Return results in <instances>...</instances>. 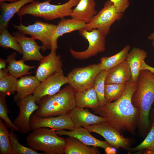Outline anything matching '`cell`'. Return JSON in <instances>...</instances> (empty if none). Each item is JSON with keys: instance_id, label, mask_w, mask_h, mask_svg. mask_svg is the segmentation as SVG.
<instances>
[{"instance_id": "obj_33", "label": "cell", "mask_w": 154, "mask_h": 154, "mask_svg": "<svg viewBox=\"0 0 154 154\" xmlns=\"http://www.w3.org/2000/svg\"><path fill=\"white\" fill-rule=\"evenodd\" d=\"M14 131H11L9 138L13 154H44L36 151L31 147H28L21 144L19 141L17 135Z\"/></svg>"}, {"instance_id": "obj_36", "label": "cell", "mask_w": 154, "mask_h": 154, "mask_svg": "<svg viewBox=\"0 0 154 154\" xmlns=\"http://www.w3.org/2000/svg\"><path fill=\"white\" fill-rule=\"evenodd\" d=\"M113 3L117 11L123 13L128 7L129 4V0H110Z\"/></svg>"}, {"instance_id": "obj_13", "label": "cell", "mask_w": 154, "mask_h": 154, "mask_svg": "<svg viewBox=\"0 0 154 154\" xmlns=\"http://www.w3.org/2000/svg\"><path fill=\"white\" fill-rule=\"evenodd\" d=\"M31 131L41 127L50 128L56 131L74 129V125L68 114L54 117H41L33 114L30 121Z\"/></svg>"}, {"instance_id": "obj_5", "label": "cell", "mask_w": 154, "mask_h": 154, "mask_svg": "<svg viewBox=\"0 0 154 154\" xmlns=\"http://www.w3.org/2000/svg\"><path fill=\"white\" fill-rule=\"evenodd\" d=\"M80 0H70L60 5L50 4V0L42 2L35 1L23 7L17 13V15L20 20L23 16L27 14L42 18L46 20L62 18L70 16L72 7L76 6Z\"/></svg>"}, {"instance_id": "obj_28", "label": "cell", "mask_w": 154, "mask_h": 154, "mask_svg": "<svg viewBox=\"0 0 154 154\" xmlns=\"http://www.w3.org/2000/svg\"><path fill=\"white\" fill-rule=\"evenodd\" d=\"M126 87V84H105L104 94L106 102H111L119 99L124 93Z\"/></svg>"}, {"instance_id": "obj_4", "label": "cell", "mask_w": 154, "mask_h": 154, "mask_svg": "<svg viewBox=\"0 0 154 154\" xmlns=\"http://www.w3.org/2000/svg\"><path fill=\"white\" fill-rule=\"evenodd\" d=\"M28 145L46 154H63L66 139L58 136L56 130L41 127L32 131L26 138Z\"/></svg>"}, {"instance_id": "obj_37", "label": "cell", "mask_w": 154, "mask_h": 154, "mask_svg": "<svg viewBox=\"0 0 154 154\" xmlns=\"http://www.w3.org/2000/svg\"><path fill=\"white\" fill-rule=\"evenodd\" d=\"M9 74L8 71L6 69H0V78H1Z\"/></svg>"}, {"instance_id": "obj_39", "label": "cell", "mask_w": 154, "mask_h": 154, "mask_svg": "<svg viewBox=\"0 0 154 154\" xmlns=\"http://www.w3.org/2000/svg\"><path fill=\"white\" fill-rule=\"evenodd\" d=\"M143 153L145 154H154V150L149 149H146Z\"/></svg>"}, {"instance_id": "obj_35", "label": "cell", "mask_w": 154, "mask_h": 154, "mask_svg": "<svg viewBox=\"0 0 154 154\" xmlns=\"http://www.w3.org/2000/svg\"><path fill=\"white\" fill-rule=\"evenodd\" d=\"M144 149L154 150V122L152 123L150 130L144 141L137 146L129 149L131 152H134Z\"/></svg>"}, {"instance_id": "obj_6", "label": "cell", "mask_w": 154, "mask_h": 154, "mask_svg": "<svg viewBox=\"0 0 154 154\" xmlns=\"http://www.w3.org/2000/svg\"><path fill=\"white\" fill-rule=\"evenodd\" d=\"M102 70L100 63L74 68L67 75L68 84L75 92L88 89L94 86L95 78Z\"/></svg>"}, {"instance_id": "obj_16", "label": "cell", "mask_w": 154, "mask_h": 154, "mask_svg": "<svg viewBox=\"0 0 154 154\" xmlns=\"http://www.w3.org/2000/svg\"><path fill=\"white\" fill-rule=\"evenodd\" d=\"M56 131L58 135H66L75 138L88 146L100 147L105 149L109 147H113L106 141L99 140L93 137L90 134V132L84 127L74 128L73 130L70 131L64 129Z\"/></svg>"}, {"instance_id": "obj_8", "label": "cell", "mask_w": 154, "mask_h": 154, "mask_svg": "<svg viewBox=\"0 0 154 154\" xmlns=\"http://www.w3.org/2000/svg\"><path fill=\"white\" fill-rule=\"evenodd\" d=\"M79 33L88 40L89 45L88 48L82 51H76L70 48V52L74 58L80 60L86 59L105 51L106 37L107 35L106 33L97 29L90 31L82 29L79 31Z\"/></svg>"}, {"instance_id": "obj_40", "label": "cell", "mask_w": 154, "mask_h": 154, "mask_svg": "<svg viewBox=\"0 0 154 154\" xmlns=\"http://www.w3.org/2000/svg\"><path fill=\"white\" fill-rule=\"evenodd\" d=\"M148 38L150 40H154V31L148 37Z\"/></svg>"}, {"instance_id": "obj_26", "label": "cell", "mask_w": 154, "mask_h": 154, "mask_svg": "<svg viewBox=\"0 0 154 154\" xmlns=\"http://www.w3.org/2000/svg\"><path fill=\"white\" fill-rule=\"evenodd\" d=\"M64 150L65 154H99L97 147L87 145L78 139L71 137L66 138Z\"/></svg>"}, {"instance_id": "obj_27", "label": "cell", "mask_w": 154, "mask_h": 154, "mask_svg": "<svg viewBox=\"0 0 154 154\" xmlns=\"http://www.w3.org/2000/svg\"><path fill=\"white\" fill-rule=\"evenodd\" d=\"M130 48L129 45H127L122 50L113 56L101 57L100 63L102 70L108 71L125 60Z\"/></svg>"}, {"instance_id": "obj_43", "label": "cell", "mask_w": 154, "mask_h": 154, "mask_svg": "<svg viewBox=\"0 0 154 154\" xmlns=\"http://www.w3.org/2000/svg\"><path fill=\"white\" fill-rule=\"evenodd\" d=\"M154 123V112L153 114V122Z\"/></svg>"}, {"instance_id": "obj_9", "label": "cell", "mask_w": 154, "mask_h": 154, "mask_svg": "<svg viewBox=\"0 0 154 154\" xmlns=\"http://www.w3.org/2000/svg\"><path fill=\"white\" fill-rule=\"evenodd\" d=\"M123 13L118 12L113 3L110 1H106L103 7L95 15L90 22L86 23L84 29L88 31L97 29L109 33L112 25L117 20L121 19Z\"/></svg>"}, {"instance_id": "obj_38", "label": "cell", "mask_w": 154, "mask_h": 154, "mask_svg": "<svg viewBox=\"0 0 154 154\" xmlns=\"http://www.w3.org/2000/svg\"><path fill=\"white\" fill-rule=\"evenodd\" d=\"M6 61L3 59L2 58L0 59V69H6Z\"/></svg>"}, {"instance_id": "obj_1", "label": "cell", "mask_w": 154, "mask_h": 154, "mask_svg": "<svg viewBox=\"0 0 154 154\" xmlns=\"http://www.w3.org/2000/svg\"><path fill=\"white\" fill-rule=\"evenodd\" d=\"M137 87V82L133 83L131 80L126 84L124 93L119 99L107 103L94 112L104 118L105 122L120 133L125 131L134 134L139 111L133 105L132 100Z\"/></svg>"}, {"instance_id": "obj_12", "label": "cell", "mask_w": 154, "mask_h": 154, "mask_svg": "<svg viewBox=\"0 0 154 154\" xmlns=\"http://www.w3.org/2000/svg\"><path fill=\"white\" fill-rule=\"evenodd\" d=\"M85 128L90 132H94L102 136L113 147L121 148L125 150L129 149L128 139L124 137L114 127L105 122L90 125Z\"/></svg>"}, {"instance_id": "obj_15", "label": "cell", "mask_w": 154, "mask_h": 154, "mask_svg": "<svg viewBox=\"0 0 154 154\" xmlns=\"http://www.w3.org/2000/svg\"><path fill=\"white\" fill-rule=\"evenodd\" d=\"M17 38L21 48L23 57L25 61L37 60L40 62L44 56L40 52L41 46L37 44L35 39L31 37H28L18 31L13 33Z\"/></svg>"}, {"instance_id": "obj_21", "label": "cell", "mask_w": 154, "mask_h": 154, "mask_svg": "<svg viewBox=\"0 0 154 154\" xmlns=\"http://www.w3.org/2000/svg\"><path fill=\"white\" fill-rule=\"evenodd\" d=\"M35 0H19L9 3L0 2L1 12L0 16V30L8 27L9 21L23 7Z\"/></svg>"}, {"instance_id": "obj_31", "label": "cell", "mask_w": 154, "mask_h": 154, "mask_svg": "<svg viewBox=\"0 0 154 154\" xmlns=\"http://www.w3.org/2000/svg\"><path fill=\"white\" fill-rule=\"evenodd\" d=\"M107 73V71L102 70L96 76L94 82V87L97 95L99 107L107 103L104 94L105 82Z\"/></svg>"}, {"instance_id": "obj_3", "label": "cell", "mask_w": 154, "mask_h": 154, "mask_svg": "<svg viewBox=\"0 0 154 154\" xmlns=\"http://www.w3.org/2000/svg\"><path fill=\"white\" fill-rule=\"evenodd\" d=\"M75 91L69 85L56 94L42 98L33 114L41 117L69 114L76 106Z\"/></svg>"}, {"instance_id": "obj_20", "label": "cell", "mask_w": 154, "mask_h": 154, "mask_svg": "<svg viewBox=\"0 0 154 154\" xmlns=\"http://www.w3.org/2000/svg\"><path fill=\"white\" fill-rule=\"evenodd\" d=\"M96 5L94 0H80L72 9L70 16L72 19L88 23L97 13Z\"/></svg>"}, {"instance_id": "obj_30", "label": "cell", "mask_w": 154, "mask_h": 154, "mask_svg": "<svg viewBox=\"0 0 154 154\" xmlns=\"http://www.w3.org/2000/svg\"><path fill=\"white\" fill-rule=\"evenodd\" d=\"M18 80L9 74L0 78V95L6 98L16 92Z\"/></svg>"}, {"instance_id": "obj_22", "label": "cell", "mask_w": 154, "mask_h": 154, "mask_svg": "<svg viewBox=\"0 0 154 154\" xmlns=\"http://www.w3.org/2000/svg\"><path fill=\"white\" fill-rule=\"evenodd\" d=\"M147 56V52L139 48L134 47L129 52L126 60L131 70L133 82H137L141 65Z\"/></svg>"}, {"instance_id": "obj_41", "label": "cell", "mask_w": 154, "mask_h": 154, "mask_svg": "<svg viewBox=\"0 0 154 154\" xmlns=\"http://www.w3.org/2000/svg\"><path fill=\"white\" fill-rule=\"evenodd\" d=\"M19 0H0V2L5 1H8L10 2H13L18 1Z\"/></svg>"}, {"instance_id": "obj_7", "label": "cell", "mask_w": 154, "mask_h": 154, "mask_svg": "<svg viewBox=\"0 0 154 154\" xmlns=\"http://www.w3.org/2000/svg\"><path fill=\"white\" fill-rule=\"evenodd\" d=\"M12 25L20 33L29 35L35 40L40 41L42 52L51 49L56 25L37 21L34 23L27 26L22 24L19 25L12 24Z\"/></svg>"}, {"instance_id": "obj_19", "label": "cell", "mask_w": 154, "mask_h": 154, "mask_svg": "<svg viewBox=\"0 0 154 154\" xmlns=\"http://www.w3.org/2000/svg\"><path fill=\"white\" fill-rule=\"evenodd\" d=\"M86 23L75 19L61 18L58 22L53 36L51 50H56L58 48L57 40L63 35L76 31L84 29Z\"/></svg>"}, {"instance_id": "obj_23", "label": "cell", "mask_w": 154, "mask_h": 154, "mask_svg": "<svg viewBox=\"0 0 154 154\" xmlns=\"http://www.w3.org/2000/svg\"><path fill=\"white\" fill-rule=\"evenodd\" d=\"M40 83L35 76L27 75L21 77L17 81L14 100L17 102L33 94Z\"/></svg>"}, {"instance_id": "obj_2", "label": "cell", "mask_w": 154, "mask_h": 154, "mask_svg": "<svg viewBox=\"0 0 154 154\" xmlns=\"http://www.w3.org/2000/svg\"><path fill=\"white\" fill-rule=\"evenodd\" d=\"M137 88L132 98V103L139 110V123L144 129L150 123L149 114L154 102V73L147 70H141L138 76Z\"/></svg>"}, {"instance_id": "obj_25", "label": "cell", "mask_w": 154, "mask_h": 154, "mask_svg": "<svg viewBox=\"0 0 154 154\" xmlns=\"http://www.w3.org/2000/svg\"><path fill=\"white\" fill-rule=\"evenodd\" d=\"M16 53L14 52L9 55L5 60L8 64L7 69L9 74L17 78L23 75H29L32 72L29 70L34 68L35 66H31L26 64L25 61L22 58L19 60H16Z\"/></svg>"}, {"instance_id": "obj_14", "label": "cell", "mask_w": 154, "mask_h": 154, "mask_svg": "<svg viewBox=\"0 0 154 154\" xmlns=\"http://www.w3.org/2000/svg\"><path fill=\"white\" fill-rule=\"evenodd\" d=\"M56 50H51L50 54L44 56L40 62V64L35 72V76L40 82L62 68L61 57L56 54Z\"/></svg>"}, {"instance_id": "obj_44", "label": "cell", "mask_w": 154, "mask_h": 154, "mask_svg": "<svg viewBox=\"0 0 154 154\" xmlns=\"http://www.w3.org/2000/svg\"></svg>"}, {"instance_id": "obj_24", "label": "cell", "mask_w": 154, "mask_h": 154, "mask_svg": "<svg viewBox=\"0 0 154 154\" xmlns=\"http://www.w3.org/2000/svg\"><path fill=\"white\" fill-rule=\"evenodd\" d=\"M75 96L76 106L78 107L88 108L94 111L99 107L94 86L86 90L76 92Z\"/></svg>"}, {"instance_id": "obj_42", "label": "cell", "mask_w": 154, "mask_h": 154, "mask_svg": "<svg viewBox=\"0 0 154 154\" xmlns=\"http://www.w3.org/2000/svg\"><path fill=\"white\" fill-rule=\"evenodd\" d=\"M153 41L152 42V44L153 46V48H154V40H153Z\"/></svg>"}, {"instance_id": "obj_34", "label": "cell", "mask_w": 154, "mask_h": 154, "mask_svg": "<svg viewBox=\"0 0 154 154\" xmlns=\"http://www.w3.org/2000/svg\"><path fill=\"white\" fill-rule=\"evenodd\" d=\"M5 98L0 95V117L4 121L5 124L11 131L20 133L18 128L12 122L9 117V112L6 104Z\"/></svg>"}, {"instance_id": "obj_18", "label": "cell", "mask_w": 154, "mask_h": 154, "mask_svg": "<svg viewBox=\"0 0 154 154\" xmlns=\"http://www.w3.org/2000/svg\"><path fill=\"white\" fill-rule=\"evenodd\" d=\"M131 80V70L125 60L107 71L105 83L127 84Z\"/></svg>"}, {"instance_id": "obj_10", "label": "cell", "mask_w": 154, "mask_h": 154, "mask_svg": "<svg viewBox=\"0 0 154 154\" xmlns=\"http://www.w3.org/2000/svg\"><path fill=\"white\" fill-rule=\"evenodd\" d=\"M68 84L67 77L62 68L53 73L40 83L33 94L38 105L41 99L46 96L54 95L60 90L61 86Z\"/></svg>"}, {"instance_id": "obj_32", "label": "cell", "mask_w": 154, "mask_h": 154, "mask_svg": "<svg viewBox=\"0 0 154 154\" xmlns=\"http://www.w3.org/2000/svg\"><path fill=\"white\" fill-rule=\"evenodd\" d=\"M0 154H13L7 127L0 119Z\"/></svg>"}, {"instance_id": "obj_17", "label": "cell", "mask_w": 154, "mask_h": 154, "mask_svg": "<svg viewBox=\"0 0 154 154\" xmlns=\"http://www.w3.org/2000/svg\"><path fill=\"white\" fill-rule=\"evenodd\" d=\"M75 128L86 127L90 125L105 122L106 119L91 113L87 109L76 106L68 114Z\"/></svg>"}, {"instance_id": "obj_11", "label": "cell", "mask_w": 154, "mask_h": 154, "mask_svg": "<svg viewBox=\"0 0 154 154\" xmlns=\"http://www.w3.org/2000/svg\"><path fill=\"white\" fill-rule=\"evenodd\" d=\"M19 109V114L13 123L19 129L20 133L26 134L31 131L30 121L33 113L37 110L39 106L32 94L17 101Z\"/></svg>"}, {"instance_id": "obj_29", "label": "cell", "mask_w": 154, "mask_h": 154, "mask_svg": "<svg viewBox=\"0 0 154 154\" xmlns=\"http://www.w3.org/2000/svg\"><path fill=\"white\" fill-rule=\"evenodd\" d=\"M0 30L1 47L5 49H12L22 54V50L16 38L10 33L6 27Z\"/></svg>"}]
</instances>
